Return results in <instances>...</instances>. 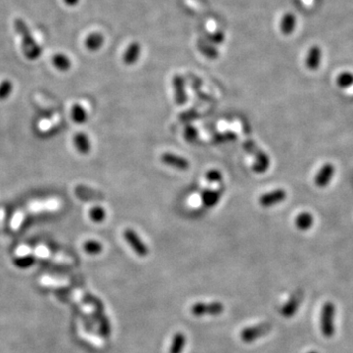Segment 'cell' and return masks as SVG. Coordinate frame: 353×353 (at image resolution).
Here are the masks:
<instances>
[{
  "label": "cell",
  "instance_id": "12",
  "mask_svg": "<svg viewBox=\"0 0 353 353\" xmlns=\"http://www.w3.org/2000/svg\"><path fill=\"white\" fill-rule=\"evenodd\" d=\"M255 159L252 164V170L257 174H263L269 170L271 165L270 157L267 153L259 149L255 154Z\"/></svg>",
  "mask_w": 353,
  "mask_h": 353
},
{
  "label": "cell",
  "instance_id": "25",
  "mask_svg": "<svg viewBox=\"0 0 353 353\" xmlns=\"http://www.w3.org/2000/svg\"><path fill=\"white\" fill-rule=\"evenodd\" d=\"M336 83L341 88H349L353 86V74L351 72L341 73L336 80Z\"/></svg>",
  "mask_w": 353,
  "mask_h": 353
},
{
  "label": "cell",
  "instance_id": "3",
  "mask_svg": "<svg viewBox=\"0 0 353 353\" xmlns=\"http://www.w3.org/2000/svg\"><path fill=\"white\" fill-rule=\"evenodd\" d=\"M225 310L223 303L218 301L213 302H197L190 309L191 313L196 317L203 316H219Z\"/></svg>",
  "mask_w": 353,
  "mask_h": 353
},
{
  "label": "cell",
  "instance_id": "5",
  "mask_svg": "<svg viewBox=\"0 0 353 353\" xmlns=\"http://www.w3.org/2000/svg\"><path fill=\"white\" fill-rule=\"evenodd\" d=\"M123 236L128 245L136 252V254L141 257H144L148 254V248L135 230L127 229L124 231Z\"/></svg>",
  "mask_w": 353,
  "mask_h": 353
},
{
  "label": "cell",
  "instance_id": "10",
  "mask_svg": "<svg viewBox=\"0 0 353 353\" xmlns=\"http://www.w3.org/2000/svg\"><path fill=\"white\" fill-rule=\"evenodd\" d=\"M172 85L174 88L175 102L177 105H184L187 100L184 78L180 75H175L172 80Z\"/></svg>",
  "mask_w": 353,
  "mask_h": 353
},
{
  "label": "cell",
  "instance_id": "14",
  "mask_svg": "<svg viewBox=\"0 0 353 353\" xmlns=\"http://www.w3.org/2000/svg\"><path fill=\"white\" fill-rule=\"evenodd\" d=\"M105 43V36L101 33L94 32L85 38V47L90 52H96L102 48Z\"/></svg>",
  "mask_w": 353,
  "mask_h": 353
},
{
  "label": "cell",
  "instance_id": "2",
  "mask_svg": "<svg viewBox=\"0 0 353 353\" xmlns=\"http://www.w3.org/2000/svg\"><path fill=\"white\" fill-rule=\"evenodd\" d=\"M335 314L336 307L333 302H326L321 310L320 327L324 337L332 338L335 334Z\"/></svg>",
  "mask_w": 353,
  "mask_h": 353
},
{
  "label": "cell",
  "instance_id": "20",
  "mask_svg": "<svg viewBox=\"0 0 353 353\" xmlns=\"http://www.w3.org/2000/svg\"><path fill=\"white\" fill-rule=\"evenodd\" d=\"M52 65L60 72H67L71 69L72 67V61L70 58L64 54V53H55L52 56Z\"/></svg>",
  "mask_w": 353,
  "mask_h": 353
},
{
  "label": "cell",
  "instance_id": "35",
  "mask_svg": "<svg viewBox=\"0 0 353 353\" xmlns=\"http://www.w3.org/2000/svg\"><path fill=\"white\" fill-rule=\"evenodd\" d=\"M317 353V352H314V351H313V352H310V353Z\"/></svg>",
  "mask_w": 353,
  "mask_h": 353
},
{
  "label": "cell",
  "instance_id": "9",
  "mask_svg": "<svg viewBox=\"0 0 353 353\" xmlns=\"http://www.w3.org/2000/svg\"><path fill=\"white\" fill-rule=\"evenodd\" d=\"M303 299V293L301 290L295 291L289 299L285 302L281 309V314L284 318H291L295 315Z\"/></svg>",
  "mask_w": 353,
  "mask_h": 353
},
{
  "label": "cell",
  "instance_id": "1",
  "mask_svg": "<svg viewBox=\"0 0 353 353\" xmlns=\"http://www.w3.org/2000/svg\"><path fill=\"white\" fill-rule=\"evenodd\" d=\"M14 28L21 37L22 50L25 57L32 61L38 59L41 56L42 47L35 41L27 23L23 19L17 18L14 20Z\"/></svg>",
  "mask_w": 353,
  "mask_h": 353
},
{
  "label": "cell",
  "instance_id": "31",
  "mask_svg": "<svg viewBox=\"0 0 353 353\" xmlns=\"http://www.w3.org/2000/svg\"><path fill=\"white\" fill-rule=\"evenodd\" d=\"M200 48V51L209 59H216L218 58L219 56V53H218V50L212 45H204L203 47H199Z\"/></svg>",
  "mask_w": 353,
  "mask_h": 353
},
{
  "label": "cell",
  "instance_id": "18",
  "mask_svg": "<svg viewBox=\"0 0 353 353\" xmlns=\"http://www.w3.org/2000/svg\"><path fill=\"white\" fill-rule=\"evenodd\" d=\"M94 319L99 326V332L101 336L107 339L111 336V323L104 313V309H95Z\"/></svg>",
  "mask_w": 353,
  "mask_h": 353
},
{
  "label": "cell",
  "instance_id": "30",
  "mask_svg": "<svg viewBox=\"0 0 353 353\" xmlns=\"http://www.w3.org/2000/svg\"><path fill=\"white\" fill-rule=\"evenodd\" d=\"M184 138L185 140L189 142H193L198 138V132L197 130L192 127V126H186L184 129Z\"/></svg>",
  "mask_w": 353,
  "mask_h": 353
},
{
  "label": "cell",
  "instance_id": "16",
  "mask_svg": "<svg viewBox=\"0 0 353 353\" xmlns=\"http://www.w3.org/2000/svg\"><path fill=\"white\" fill-rule=\"evenodd\" d=\"M322 50L318 45H313L308 50L305 58V66L311 71L317 70L321 64Z\"/></svg>",
  "mask_w": 353,
  "mask_h": 353
},
{
  "label": "cell",
  "instance_id": "23",
  "mask_svg": "<svg viewBox=\"0 0 353 353\" xmlns=\"http://www.w3.org/2000/svg\"><path fill=\"white\" fill-rule=\"evenodd\" d=\"M83 248H84V251L89 255H98L102 252L103 246L98 241L88 240V241L85 242Z\"/></svg>",
  "mask_w": 353,
  "mask_h": 353
},
{
  "label": "cell",
  "instance_id": "15",
  "mask_svg": "<svg viewBox=\"0 0 353 353\" xmlns=\"http://www.w3.org/2000/svg\"><path fill=\"white\" fill-rule=\"evenodd\" d=\"M74 145L77 149V151L82 154V155H87L90 152L91 150V142L89 140V137L84 133V132H79L74 136Z\"/></svg>",
  "mask_w": 353,
  "mask_h": 353
},
{
  "label": "cell",
  "instance_id": "4",
  "mask_svg": "<svg viewBox=\"0 0 353 353\" xmlns=\"http://www.w3.org/2000/svg\"><path fill=\"white\" fill-rule=\"evenodd\" d=\"M271 329H272V325L270 323H261L254 326H249L242 330L240 337L241 340L246 344L253 343L256 340L268 334L271 331Z\"/></svg>",
  "mask_w": 353,
  "mask_h": 353
},
{
  "label": "cell",
  "instance_id": "19",
  "mask_svg": "<svg viewBox=\"0 0 353 353\" xmlns=\"http://www.w3.org/2000/svg\"><path fill=\"white\" fill-rule=\"evenodd\" d=\"M294 224L299 231H308L312 228L314 224V217L309 212H301L295 217Z\"/></svg>",
  "mask_w": 353,
  "mask_h": 353
},
{
  "label": "cell",
  "instance_id": "28",
  "mask_svg": "<svg viewBox=\"0 0 353 353\" xmlns=\"http://www.w3.org/2000/svg\"><path fill=\"white\" fill-rule=\"evenodd\" d=\"M84 300H85L86 303L93 305V307L95 309H104L103 302L98 297H96V296H94V295H92L90 293H87L84 296Z\"/></svg>",
  "mask_w": 353,
  "mask_h": 353
},
{
  "label": "cell",
  "instance_id": "24",
  "mask_svg": "<svg viewBox=\"0 0 353 353\" xmlns=\"http://www.w3.org/2000/svg\"><path fill=\"white\" fill-rule=\"evenodd\" d=\"M14 265L19 269H29L34 266L35 263V257L33 255H25L14 258Z\"/></svg>",
  "mask_w": 353,
  "mask_h": 353
},
{
  "label": "cell",
  "instance_id": "33",
  "mask_svg": "<svg viewBox=\"0 0 353 353\" xmlns=\"http://www.w3.org/2000/svg\"><path fill=\"white\" fill-rule=\"evenodd\" d=\"M224 39H225V35L222 32H216L215 34H213V35L209 36V40L213 43H215V44L222 43L224 41Z\"/></svg>",
  "mask_w": 353,
  "mask_h": 353
},
{
  "label": "cell",
  "instance_id": "7",
  "mask_svg": "<svg viewBox=\"0 0 353 353\" xmlns=\"http://www.w3.org/2000/svg\"><path fill=\"white\" fill-rule=\"evenodd\" d=\"M160 160L166 166H169L176 170L185 171L189 168V161L187 159L172 152H165L161 154Z\"/></svg>",
  "mask_w": 353,
  "mask_h": 353
},
{
  "label": "cell",
  "instance_id": "32",
  "mask_svg": "<svg viewBox=\"0 0 353 353\" xmlns=\"http://www.w3.org/2000/svg\"><path fill=\"white\" fill-rule=\"evenodd\" d=\"M237 139V135L232 133V132H228V133H224V134H219L217 136H215V141L218 142H227V141H235Z\"/></svg>",
  "mask_w": 353,
  "mask_h": 353
},
{
  "label": "cell",
  "instance_id": "34",
  "mask_svg": "<svg viewBox=\"0 0 353 353\" xmlns=\"http://www.w3.org/2000/svg\"><path fill=\"white\" fill-rule=\"evenodd\" d=\"M63 2L69 7H74L80 3V0H63Z\"/></svg>",
  "mask_w": 353,
  "mask_h": 353
},
{
  "label": "cell",
  "instance_id": "8",
  "mask_svg": "<svg viewBox=\"0 0 353 353\" xmlns=\"http://www.w3.org/2000/svg\"><path fill=\"white\" fill-rule=\"evenodd\" d=\"M335 176V166L332 163H325L314 177V183L319 188L328 186Z\"/></svg>",
  "mask_w": 353,
  "mask_h": 353
},
{
  "label": "cell",
  "instance_id": "22",
  "mask_svg": "<svg viewBox=\"0 0 353 353\" xmlns=\"http://www.w3.org/2000/svg\"><path fill=\"white\" fill-rule=\"evenodd\" d=\"M186 343V337L183 333L178 332L174 335L169 353H182Z\"/></svg>",
  "mask_w": 353,
  "mask_h": 353
},
{
  "label": "cell",
  "instance_id": "27",
  "mask_svg": "<svg viewBox=\"0 0 353 353\" xmlns=\"http://www.w3.org/2000/svg\"><path fill=\"white\" fill-rule=\"evenodd\" d=\"M106 210L101 206H94L89 210V218L95 224H100L105 221Z\"/></svg>",
  "mask_w": 353,
  "mask_h": 353
},
{
  "label": "cell",
  "instance_id": "21",
  "mask_svg": "<svg viewBox=\"0 0 353 353\" xmlns=\"http://www.w3.org/2000/svg\"><path fill=\"white\" fill-rule=\"evenodd\" d=\"M71 118L76 124L82 125L88 121V115L87 110L81 104H74L71 108Z\"/></svg>",
  "mask_w": 353,
  "mask_h": 353
},
{
  "label": "cell",
  "instance_id": "6",
  "mask_svg": "<svg viewBox=\"0 0 353 353\" xmlns=\"http://www.w3.org/2000/svg\"><path fill=\"white\" fill-rule=\"evenodd\" d=\"M287 197L286 191L282 188L266 192L259 197V204L264 208H271L283 202Z\"/></svg>",
  "mask_w": 353,
  "mask_h": 353
},
{
  "label": "cell",
  "instance_id": "17",
  "mask_svg": "<svg viewBox=\"0 0 353 353\" xmlns=\"http://www.w3.org/2000/svg\"><path fill=\"white\" fill-rule=\"evenodd\" d=\"M296 17L293 13L286 12L283 14L280 21V30L282 35L285 36L292 35L296 28Z\"/></svg>",
  "mask_w": 353,
  "mask_h": 353
},
{
  "label": "cell",
  "instance_id": "11",
  "mask_svg": "<svg viewBox=\"0 0 353 353\" xmlns=\"http://www.w3.org/2000/svg\"><path fill=\"white\" fill-rule=\"evenodd\" d=\"M141 45L139 41L131 42L123 53V63L127 66L135 65L141 57Z\"/></svg>",
  "mask_w": 353,
  "mask_h": 353
},
{
  "label": "cell",
  "instance_id": "29",
  "mask_svg": "<svg viewBox=\"0 0 353 353\" xmlns=\"http://www.w3.org/2000/svg\"><path fill=\"white\" fill-rule=\"evenodd\" d=\"M206 179L211 183H220L223 180L222 173L217 169H211L206 173Z\"/></svg>",
  "mask_w": 353,
  "mask_h": 353
},
{
  "label": "cell",
  "instance_id": "13",
  "mask_svg": "<svg viewBox=\"0 0 353 353\" xmlns=\"http://www.w3.org/2000/svg\"><path fill=\"white\" fill-rule=\"evenodd\" d=\"M225 191V187L221 186L219 189H205L201 193V201L203 205L207 208H212L218 204L220 201L222 194Z\"/></svg>",
  "mask_w": 353,
  "mask_h": 353
},
{
  "label": "cell",
  "instance_id": "26",
  "mask_svg": "<svg viewBox=\"0 0 353 353\" xmlns=\"http://www.w3.org/2000/svg\"><path fill=\"white\" fill-rule=\"evenodd\" d=\"M14 89V85L11 80L6 79L0 83V101H4L10 97Z\"/></svg>",
  "mask_w": 353,
  "mask_h": 353
}]
</instances>
